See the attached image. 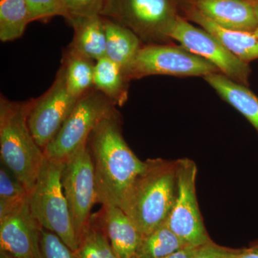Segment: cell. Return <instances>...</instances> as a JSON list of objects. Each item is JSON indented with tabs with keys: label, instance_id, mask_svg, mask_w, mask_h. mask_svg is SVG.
Masks as SVG:
<instances>
[{
	"label": "cell",
	"instance_id": "1",
	"mask_svg": "<svg viewBox=\"0 0 258 258\" xmlns=\"http://www.w3.org/2000/svg\"><path fill=\"white\" fill-rule=\"evenodd\" d=\"M87 145L94 168L98 203L120 206L146 163L125 142L115 108L95 127L88 137Z\"/></svg>",
	"mask_w": 258,
	"mask_h": 258
},
{
	"label": "cell",
	"instance_id": "2",
	"mask_svg": "<svg viewBox=\"0 0 258 258\" xmlns=\"http://www.w3.org/2000/svg\"><path fill=\"white\" fill-rule=\"evenodd\" d=\"M145 163L119 206L142 236L165 222L176 193L175 161L157 158Z\"/></svg>",
	"mask_w": 258,
	"mask_h": 258
},
{
	"label": "cell",
	"instance_id": "3",
	"mask_svg": "<svg viewBox=\"0 0 258 258\" xmlns=\"http://www.w3.org/2000/svg\"><path fill=\"white\" fill-rule=\"evenodd\" d=\"M30 101L0 98V156L2 164L31 191L45 159L28 123Z\"/></svg>",
	"mask_w": 258,
	"mask_h": 258
},
{
	"label": "cell",
	"instance_id": "4",
	"mask_svg": "<svg viewBox=\"0 0 258 258\" xmlns=\"http://www.w3.org/2000/svg\"><path fill=\"white\" fill-rule=\"evenodd\" d=\"M64 162L45 156L36 182L30 191L29 203L40 226L58 236L76 252L79 240L61 183Z\"/></svg>",
	"mask_w": 258,
	"mask_h": 258
},
{
	"label": "cell",
	"instance_id": "5",
	"mask_svg": "<svg viewBox=\"0 0 258 258\" xmlns=\"http://www.w3.org/2000/svg\"><path fill=\"white\" fill-rule=\"evenodd\" d=\"M179 0H107L101 16L126 27L145 41H159L176 19Z\"/></svg>",
	"mask_w": 258,
	"mask_h": 258
},
{
	"label": "cell",
	"instance_id": "6",
	"mask_svg": "<svg viewBox=\"0 0 258 258\" xmlns=\"http://www.w3.org/2000/svg\"><path fill=\"white\" fill-rule=\"evenodd\" d=\"M175 164V200L165 223L186 245L200 247L212 240L204 225L197 200L198 167L195 161L187 158L178 159Z\"/></svg>",
	"mask_w": 258,
	"mask_h": 258
},
{
	"label": "cell",
	"instance_id": "7",
	"mask_svg": "<svg viewBox=\"0 0 258 258\" xmlns=\"http://www.w3.org/2000/svg\"><path fill=\"white\" fill-rule=\"evenodd\" d=\"M61 183L79 243L90 225L93 205L98 203L94 168L87 142L66 158Z\"/></svg>",
	"mask_w": 258,
	"mask_h": 258
},
{
	"label": "cell",
	"instance_id": "8",
	"mask_svg": "<svg viewBox=\"0 0 258 258\" xmlns=\"http://www.w3.org/2000/svg\"><path fill=\"white\" fill-rule=\"evenodd\" d=\"M114 108L115 105L95 88L81 97L55 138L44 149L45 157L66 160L87 142L95 127Z\"/></svg>",
	"mask_w": 258,
	"mask_h": 258
},
{
	"label": "cell",
	"instance_id": "9",
	"mask_svg": "<svg viewBox=\"0 0 258 258\" xmlns=\"http://www.w3.org/2000/svg\"><path fill=\"white\" fill-rule=\"evenodd\" d=\"M219 72L215 64L182 46L150 45L139 50L128 79H139L154 75L205 77Z\"/></svg>",
	"mask_w": 258,
	"mask_h": 258
},
{
	"label": "cell",
	"instance_id": "10",
	"mask_svg": "<svg viewBox=\"0 0 258 258\" xmlns=\"http://www.w3.org/2000/svg\"><path fill=\"white\" fill-rule=\"evenodd\" d=\"M167 37L179 42L189 52L210 61L229 79L244 86L248 85L251 73L248 64L233 55L207 30L196 28L186 19L179 16Z\"/></svg>",
	"mask_w": 258,
	"mask_h": 258
},
{
	"label": "cell",
	"instance_id": "11",
	"mask_svg": "<svg viewBox=\"0 0 258 258\" xmlns=\"http://www.w3.org/2000/svg\"><path fill=\"white\" fill-rule=\"evenodd\" d=\"M78 100L69 93L60 69L46 92L36 99L30 100L29 128L42 150L55 138Z\"/></svg>",
	"mask_w": 258,
	"mask_h": 258
},
{
	"label": "cell",
	"instance_id": "12",
	"mask_svg": "<svg viewBox=\"0 0 258 258\" xmlns=\"http://www.w3.org/2000/svg\"><path fill=\"white\" fill-rule=\"evenodd\" d=\"M29 197L0 214V251L15 258H39L40 255L42 227L32 215Z\"/></svg>",
	"mask_w": 258,
	"mask_h": 258
},
{
	"label": "cell",
	"instance_id": "13",
	"mask_svg": "<svg viewBox=\"0 0 258 258\" xmlns=\"http://www.w3.org/2000/svg\"><path fill=\"white\" fill-rule=\"evenodd\" d=\"M188 3L222 28L250 31L258 28L253 5L249 0H188Z\"/></svg>",
	"mask_w": 258,
	"mask_h": 258
},
{
	"label": "cell",
	"instance_id": "14",
	"mask_svg": "<svg viewBox=\"0 0 258 258\" xmlns=\"http://www.w3.org/2000/svg\"><path fill=\"white\" fill-rule=\"evenodd\" d=\"M97 215L118 257H133L142 235L126 214L119 206L105 204Z\"/></svg>",
	"mask_w": 258,
	"mask_h": 258
},
{
	"label": "cell",
	"instance_id": "15",
	"mask_svg": "<svg viewBox=\"0 0 258 258\" xmlns=\"http://www.w3.org/2000/svg\"><path fill=\"white\" fill-rule=\"evenodd\" d=\"M186 17L211 33L230 52L243 62L258 58V28L250 31L231 30L222 28L204 16L192 7H185Z\"/></svg>",
	"mask_w": 258,
	"mask_h": 258
},
{
	"label": "cell",
	"instance_id": "16",
	"mask_svg": "<svg viewBox=\"0 0 258 258\" xmlns=\"http://www.w3.org/2000/svg\"><path fill=\"white\" fill-rule=\"evenodd\" d=\"M224 101L243 115L258 134V97L244 85L215 73L204 77Z\"/></svg>",
	"mask_w": 258,
	"mask_h": 258
},
{
	"label": "cell",
	"instance_id": "17",
	"mask_svg": "<svg viewBox=\"0 0 258 258\" xmlns=\"http://www.w3.org/2000/svg\"><path fill=\"white\" fill-rule=\"evenodd\" d=\"M103 19L106 35V57L118 64L128 79L136 56L142 48L141 39L126 27L111 19L105 17Z\"/></svg>",
	"mask_w": 258,
	"mask_h": 258
},
{
	"label": "cell",
	"instance_id": "18",
	"mask_svg": "<svg viewBox=\"0 0 258 258\" xmlns=\"http://www.w3.org/2000/svg\"><path fill=\"white\" fill-rule=\"evenodd\" d=\"M69 23L74 28L71 46L92 60L106 56V35L102 16L71 18Z\"/></svg>",
	"mask_w": 258,
	"mask_h": 258
},
{
	"label": "cell",
	"instance_id": "19",
	"mask_svg": "<svg viewBox=\"0 0 258 258\" xmlns=\"http://www.w3.org/2000/svg\"><path fill=\"white\" fill-rule=\"evenodd\" d=\"M95 63L96 61L83 55L71 45L64 51L60 69L63 73L69 93L77 99L94 88Z\"/></svg>",
	"mask_w": 258,
	"mask_h": 258
},
{
	"label": "cell",
	"instance_id": "20",
	"mask_svg": "<svg viewBox=\"0 0 258 258\" xmlns=\"http://www.w3.org/2000/svg\"><path fill=\"white\" fill-rule=\"evenodd\" d=\"M128 80L121 68L106 57L96 61L93 87L116 106L124 104Z\"/></svg>",
	"mask_w": 258,
	"mask_h": 258
},
{
	"label": "cell",
	"instance_id": "21",
	"mask_svg": "<svg viewBox=\"0 0 258 258\" xmlns=\"http://www.w3.org/2000/svg\"><path fill=\"white\" fill-rule=\"evenodd\" d=\"M186 246L164 222L151 233L142 236L134 257L162 258Z\"/></svg>",
	"mask_w": 258,
	"mask_h": 258
},
{
	"label": "cell",
	"instance_id": "22",
	"mask_svg": "<svg viewBox=\"0 0 258 258\" xmlns=\"http://www.w3.org/2000/svg\"><path fill=\"white\" fill-rule=\"evenodd\" d=\"M30 22L25 0H0V40L14 41L23 36Z\"/></svg>",
	"mask_w": 258,
	"mask_h": 258
},
{
	"label": "cell",
	"instance_id": "23",
	"mask_svg": "<svg viewBox=\"0 0 258 258\" xmlns=\"http://www.w3.org/2000/svg\"><path fill=\"white\" fill-rule=\"evenodd\" d=\"M30 191L6 167H0V214L4 213L15 205L26 200Z\"/></svg>",
	"mask_w": 258,
	"mask_h": 258
},
{
	"label": "cell",
	"instance_id": "24",
	"mask_svg": "<svg viewBox=\"0 0 258 258\" xmlns=\"http://www.w3.org/2000/svg\"><path fill=\"white\" fill-rule=\"evenodd\" d=\"M30 22L47 20L60 16L69 21L70 17L64 0H25Z\"/></svg>",
	"mask_w": 258,
	"mask_h": 258
},
{
	"label": "cell",
	"instance_id": "25",
	"mask_svg": "<svg viewBox=\"0 0 258 258\" xmlns=\"http://www.w3.org/2000/svg\"><path fill=\"white\" fill-rule=\"evenodd\" d=\"M39 258H80L69 246L51 231L42 227Z\"/></svg>",
	"mask_w": 258,
	"mask_h": 258
},
{
	"label": "cell",
	"instance_id": "26",
	"mask_svg": "<svg viewBox=\"0 0 258 258\" xmlns=\"http://www.w3.org/2000/svg\"><path fill=\"white\" fill-rule=\"evenodd\" d=\"M106 1L107 0H64L66 10L69 15V20L74 18L101 16Z\"/></svg>",
	"mask_w": 258,
	"mask_h": 258
},
{
	"label": "cell",
	"instance_id": "27",
	"mask_svg": "<svg viewBox=\"0 0 258 258\" xmlns=\"http://www.w3.org/2000/svg\"><path fill=\"white\" fill-rule=\"evenodd\" d=\"M242 249H231L222 247L210 241L199 247L192 258H235Z\"/></svg>",
	"mask_w": 258,
	"mask_h": 258
},
{
	"label": "cell",
	"instance_id": "28",
	"mask_svg": "<svg viewBox=\"0 0 258 258\" xmlns=\"http://www.w3.org/2000/svg\"><path fill=\"white\" fill-rule=\"evenodd\" d=\"M76 253L80 258H103L88 228L80 240Z\"/></svg>",
	"mask_w": 258,
	"mask_h": 258
},
{
	"label": "cell",
	"instance_id": "29",
	"mask_svg": "<svg viewBox=\"0 0 258 258\" xmlns=\"http://www.w3.org/2000/svg\"><path fill=\"white\" fill-rule=\"evenodd\" d=\"M198 248L199 247L186 246L162 258H192Z\"/></svg>",
	"mask_w": 258,
	"mask_h": 258
},
{
	"label": "cell",
	"instance_id": "30",
	"mask_svg": "<svg viewBox=\"0 0 258 258\" xmlns=\"http://www.w3.org/2000/svg\"><path fill=\"white\" fill-rule=\"evenodd\" d=\"M235 258H258V242L252 244L250 247L242 248Z\"/></svg>",
	"mask_w": 258,
	"mask_h": 258
},
{
	"label": "cell",
	"instance_id": "31",
	"mask_svg": "<svg viewBox=\"0 0 258 258\" xmlns=\"http://www.w3.org/2000/svg\"><path fill=\"white\" fill-rule=\"evenodd\" d=\"M252 5H253L254 12H255L256 17H257L258 22V0H254L252 2Z\"/></svg>",
	"mask_w": 258,
	"mask_h": 258
},
{
	"label": "cell",
	"instance_id": "32",
	"mask_svg": "<svg viewBox=\"0 0 258 258\" xmlns=\"http://www.w3.org/2000/svg\"><path fill=\"white\" fill-rule=\"evenodd\" d=\"M0 258H15L10 254L6 253V252H3V251H0Z\"/></svg>",
	"mask_w": 258,
	"mask_h": 258
},
{
	"label": "cell",
	"instance_id": "33",
	"mask_svg": "<svg viewBox=\"0 0 258 258\" xmlns=\"http://www.w3.org/2000/svg\"><path fill=\"white\" fill-rule=\"evenodd\" d=\"M249 1L252 2V1H254V0H249Z\"/></svg>",
	"mask_w": 258,
	"mask_h": 258
},
{
	"label": "cell",
	"instance_id": "34",
	"mask_svg": "<svg viewBox=\"0 0 258 258\" xmlns=\"http://www.w3.org/2000/svg\"><path fill=\"white\" fill-rule=\"evenodd\" d=\"M132 258H136V257H134H134H132Z\"/></svg>",
	"mask_w": 258,
	"mask_h": 258
}]
</instances>
